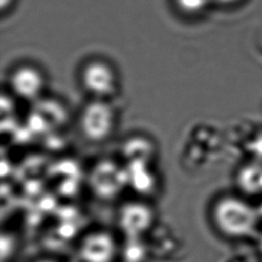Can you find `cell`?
<instances>
[{"mask_svg": "<svg viewBox=\"0 0 262 262\" xmlns=\"http://www.w3.org/2000/svg\"><path fill=\"white\" fill-rule=\"evenodd\" d=\"M215 228L232 238L247 237L254 233L259 222V213L249 202L235 195H223L211 209Z\"/></svg>", "mask_w": 262, "mask_h": 262, "instance_id": "6da1fadb", "label": "cell"}, {"mask_svg": "<svg viewBox=\"0 0 262 262\" xmlns=\"http://www.w3.org/2000/svg\"><path fill=\"white\" fill-rule=\"evenodd\" d=\"M78 77L81 88L89 98L113 100L119 92V72L115 64L104 57L92 56L84 60Z\"/></svg>", "mask_w": 262, "mask_h": 262, "instance_id": "7a4b0ae2", "label": "cell"}, {"mask_svg": "<svg viewBox=\"0 0 262 262\" xmlns=\"http://www.w3.org/2000/svg\"><path fill=\"white\" fill-rule=\"evenodd\" d=\"M117 123L118 112L110 99L90 98L78 117L82 136L92 143H101L111 138L117 129Z\"/></svg>", "mask_w": 262, "mask_h": 262, "instance_id": "3957f363", "label": "cell"}, {"mask_svg": "<svg viewBox=\"0 0 262 262\" xmlns=\"http://www.w3.org/2000/svg\"><path fill=\"white\" fill-rule=\"evenodd\" d=\"M7 85L16 98L26 101H37L45 93L47 76L40 66L24 61L15 64L9 71Z\"/></svg>", "mask_w": 262, "mask_h": 262, "instance_id": "277c9868", "label": "cell"}, {"mask_svg": "<svg viewBox=\"0 0 262 262\" xmlns=\"http://www.w3.org/2000/svg\"><path fill=\"white\" fill-rule=\"evenodd\" d=\"M120 245L106 229L97 228L85 233L77 247L80 262H115L119 257Z\"/></svg>", "mask_w": 262, "mask_h": 262, "instance_id": "5b68a950", "label": "cell"}, {"mask_svg": "<svg viewBox=\"0 0 262 262\" xmlns=\"http://www.w3.org/2000/svg\"><path fill=\"white\" fill-rule=\"evenodd\" d=\"M156 213L152 207L143 201H128L121 205L117 221L124 237H144L152 228Z\"/></svg>", "mask_w": 262, "mask_h": 262, "instance_id": "8992f818", "label": "cell"}, {"mask_svg": "<svg viewBox=\"0 0 262 262\" xmlns=\"http://www.w3.org/2000/svg\"><path fill=\"white\" fill-rule=\"evenodd\" d=\"M89 184L98 198L112 200L128 185L127 169L114 161H100L90 172Z\"/></svg>", "mask_w": 262, "mask_h": 262, "instance_id": "52a82bcc", "label": "cell"}, {"mask_svg": "<svg viewBox=\"0 0 262 262\" xmlns=\"http://www.w3.org/2000/svg\"><path fill=\"white\" fill-rule=\"evenodd\" d=\"M148 253V246L143 237L125 236L124 243L120 246L119 257L123 262H145Z\"/></svg>", "mask_w": 262, "mask_h": 262, "instance_id": "ba28073f", "label": "cell"}, {"mask_svg": "<svg viewBox=\"0 0 262 262\" xmlns=\"http://www.w3.org/2000/svg\"><path fill=\"white\" fill-rule=\"evenodd\" d=\"M241 187L247 191L259 192L262 190V167L250 166L242 170L238 176Z\"/></svg>", "mask_w": 262, "mask_h": 262, "instance_id": "9c48e42d", "label": "cell"}, {"mask_svg": "<svg viewBox=\"0 0 262 262\" xmlns=\"http://www.w3.org/2000/svg\"><path fill=\"white\" fill-rule=\"evenodd\" d=\"M212 0H174L178 11L186 16L195 17L203 14Z\"/></svg>", "mask_w": 262, "mask_h": 262, "instance_id": "30bf717a", "label": "cell"}, {"mask_svg": "<svg viewBox=\"0 0 262 262\" xmlns=\"http://www.w3.org/2000/svg\"><path fill=\"white\" fill-rule=\"evenodd\" d=\"M14 3H15V0H0L2 14H5L6 12H9L13 8Z\"/></svg>", "mask_w": 262, "mask_h": 262, "instance_id": "8fae6325", "label": "cell"}, {"mask_svg": "<svg viewBox=\"0 0 262 262\" xmlns=\"http://www.w3.org/2000/svg\"><path fill=\"white\" fill-rule=\"evenodd\" d=\"M34 262H59L55 259H51V258H40V259H37L35 260Z\"/></svg>", "mask_w": 262, "mask_h": 262, "instance_id": "7c38bea8", "label": "cell"}, {"mask_svg": "<svg viewBox=\"0 0 262 262\" xmlns=\"http://www.w3.org/2000/svg\"><path fill=\"white\" fill-rule=\"evenodd\" d=\"M214 2H218V3H222V4H231L235 1H238V0H212Z\"/></svg>", "mask_w": 262, "mask_h": 262, "instance_id": "4fadbf2b", "label": "cell"}, {"mask_svg": "<svg viewBox=\"0 0 262 262\" xmlns=\"http://www.w3.org/2000/svg\"><path fill=\"white\" fill-rule=\"evenodd\" d=\"M259 247H260V250L262 252V233H261V235L259 237Z\"/></svg>", "mask_w": 262, "mask_h": 262, "instance_id": "5bb4252c", "label": "cell"}]
</instances>
